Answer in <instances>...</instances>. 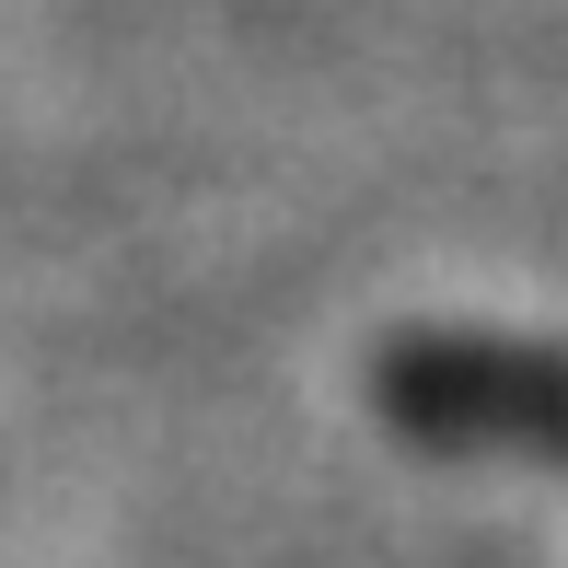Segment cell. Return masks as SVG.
Wrapping results in <instances>:
<instances>
[{
  "label": "cell",
  "mask_w": 568,
  "mask_h": 568,
  "mask_svg": "<svg viewBox=\"0 0 568 568\" xmlns=\"http://www.w3.org/2000/svg\"><path fill=\"white\" fill-rule=\"evenodd\" d=\"M372 406L429 453H523L568 464V348L499 337H395L372 359Z\"/></svg>",
  "instance_id": "6da1fadb"
}]
</instances>
